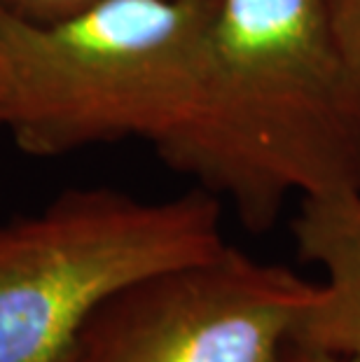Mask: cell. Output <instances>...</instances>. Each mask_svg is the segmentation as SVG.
Returning a JSON list of instances; mask_svg holds the SVG:
<instances>
[{
	"instance_id": "cell-1",
	"label": "cell",
	"mask_w": 360,
	"mask_h": 362,
	"mask_svg": "<svg viewBox=\"0 0 360 362\" xmlns=\"http://www.w3.org/2000/svg\"><path fill=\"white\" fill-rule=\"evenodd\" d=\"M155 150L252 234L290 197L360 189V89L323 0H216L194 96Z\"/></svg>"
},
{
	"instance_id": "cell-2",
	"label": "cell",
	"mask_w": 360,
	"mask_h": 362,
	"mask_svg": "<svg viewBox=\"0 0 360 362\" xmlns=\"http://www.w3.org/2000/svg\"><path fill=\"white\" fill-rule=\"evenodd\" d=\"M213 3L103 0L47 21L0 10L3 129L35 157L162 143L194 96Z\"/></svg>"
},
{
	"instance_id": "cell-3",
	"label": "cell",
	"mask_w": 360,
	"mask_h": 362,
	"mask_svg": "<svg viewBox=\"0 0 360 362\" xmlns=\"http://www.w3.org/2000/svg\"><path fill=\"white\" fill-rule=\"evenodd\" d=\"M222 202L202 187L148 202L68 189L0 222V362H64L84 320L150 274L216 255Z\"/></svg>"
},
{
	"instance_id": "cell-4",
	"label": "cell",
	"mask_w": 360,
	"mask_h": 362,
	"mask_svg": "<svg viewBox=\"0 0 360 362\" xmlns=\"http://www.w3.org/2000/svg\"><path fill=\"white\" fill-rule=\"evenodd\" d=\"M318 285L234 245L117 290L64 362H274Z\"/></svg>"
},
{
	"instance_id": "cell-5",
	"label": "cell",
	"mask_w": 360,
	"mask_h": 362,
	"mask_svg": "<svg viewBox=\"0 0 360 362\" xmlns=\"http://www.w3.org/2000/svg\"><path fill=\"white\" fill-rule=\"evenodd\" d=\"M290 234L297 257L325 272L290 339L360 356V189L300 199Z\"/></svg>"
},
{
	"instance_id": "cell-6",
	"label": "cell",
	"mask_w": 360,
	"mask_h": 362,
	"mask_svg": "<svg viewBox=\"0 0 360 362\" xmlns=\"http://www.w3.org/2000/svg\"><path fill=\"white\" fill-rule=\"evenodd\" d=\"M337 45L360 89V0H323Z\"/></svg>"
},
{
	"instance_id": "cell-7",
	"label": "cell",
	"mask_w": 360,
	"mask_h": 362,
	"mask_svg": "<svg viewBox=\"0 0 360 362\" xmlns=\"http://www.w3.org/2000/svg\"><path fill=\"white\" fill-rule=\"evenodd\" d=\"M96 3H103V0H0V10L17 14L21 19L47 21L80 12Z\"/></svg>"
},
{
	"instance_id": "cell-8",
	"label": "cell",
	"mask_w": 360,
	"mask_h": 362,
	"mask_svg": "<svg viewBox=\"0 0 360 362\" xmlns=\"http://www.w3.org/2000/svg\"><path fill=\"white\" fill-rule=\"evenodd\" d=\"M274 362H360V356L313 349V346H306V344L295 341V339H288V341L281 346V351L277 353V360Z\"/></svg>"
},
{
	"instance_id": "cell-9",
	"label": "cell",
	"mask_w": 360,
	"mask_h": 362,
	"mask_svg": "<svg viewBox=\"0 0 360 362\" xmlns=\"http://www.w3.org/2000/svg\"><path fill=\"white\" fill-rule=\"evenodd\" d=\"M0 129H3V82H0Z\"/></svg>"
}]
</instances>
